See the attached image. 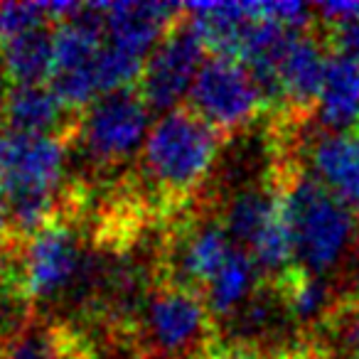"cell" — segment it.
<instances>
[{
    "label": "cell",
    "instance_id": "18",
    "mask_svg": "<svg viewBox=\"0 0 359 359\" xmlns=\"http://www.w3.org/2000/svg\"><path fill=\"white\" fill-rule=\"evenodd\" d=\"M342 334H344V347H347L349 357L359 359V298L347 308L342 315Z\"/></svg>",
    "mask_w": 359,
    "mask_h": 359
},
{
    "label": "cell",
    "instance_id": "16",
    "mask_svg": "<svg viewBox=\"0 0 359 359\" xmlns=\"http://www.w3.org/2000/svg\"><path fill=\"white\" fill-rule=\"evenodd\" d=\"M325 25H327L325 45L332 50V55H339V57H347V60H352V62H359V18L325 22Z\"/></svg>",
    "mask_w": 359,
    "mask_h": 359
},
{
    "label": "cell",
    "instance_id": "4",
    "mask_svg": "<svg viewBox=\"0 0 359 359\" xmlns=\"http://www.w3.org/2000/svg\"><path fill=\"white\" fill-rule=\"evenodd\" d=\"M148 118L150 109L138 86L111 91L79 114L72 145H79L81 155L101 172L121 168L143 150Z\"/></svg>",
    "mask_w": 359,
    "mask_h": 359
},
{
    "label": "cell",
    "instance_id": "13",
    "mask_svg": "<svg viewBox=\"0 0 359 359\" xmlns=\"http://www.w3.org/2000/svg\"><path fill=\"white\" fill-rule=\"evenodd\" d=\"M261 288V271L254 256L244 249H236L226 266L212 278V283L202 290V300L210 308L212 318H234L251 300V295Z\"/></svg>",
    "mask_w": 359,
    "mask_h": 359
},
{
    "label": "cell",
    "instance_id": "20",
    "mask_svg": "<svg viewBox=\"0 0 359 359\" xmlns=\"http://www.w3.org/2000/svg\"><path fill=\"white\" fill-rule=\"evenodd\" d=\"M0 352H3V347H0Z\"/></svg>",
    "mask_w": 359,
    "mask_h": 359
},
{
    "label": "cell",
    "instance_id": "9",
    "mask_svg": "<svg viewBox=\"0 0 359 359\" xmlns=\"http://www.w3.org/2000/svg\"><path fill=\"white\" fill-rule=\"evenodd\" d=\"M310 175L349 210H359V130H323L308 150Z\"/></svg>",
    "mask_w": 359,
    "mask_h": 359
},
{
    "label": "cell",
    "instance_id": "8",
    "mask_svg": "<svg viewBox=\"0 0 359 359\" xmlns=\"http://www.w3.org/2000/svg\"><path fill=\"white\" fill-rule=\"evenodd\" d=\"M327 60L330 57L325 55V40H318L310 30L298 32L293 37L283 67H280L283 116L293 114L298 118H305L318 109Z\"/></svg>",
    "mask_w": 359,
    "mask_h": 359
},
{
    "label": "cell",
    "instance_id": "15",
    "mask_svg": "<svg viewBox=\"0 0 359 359\" xmlns=\"http://www.w3.org/2000/svg\"><path fill=\"white\" fill-rule=\"evenodd\" d=\"M45 25H57L50 3H3L0 6V45Z\"/></svg>",
    "mask_w": 359,
    "mask_h": 359
},
{
    "label": "cell",
    "instance_id": "5",
    "mask_svg": "<svg viewBox=\"0 0 359 359\" xmlns=\"http://www.w3.org/2000/svg\"><path fill=\"white\" fill-rule=\"evenodd\" d=\"M104 50V3H86L55 30V65L50 86L72 114L101 99L99 60Z\"/></svg>",
    "mask_w": 359,
    "mask_h": 359
},
{
    "label": "cell",
    "instance_id": "7",
    "mask_svg": "<svg viewBox=\"0 0 359 359\" xmlns=\"http://www.w3.org/2000/svg\"><path fill=\"white\" fill-rule=\"evenodd\" d=\"M207 47L190 25L187 15L165 35L158 50L145 62L143 74L138 79V91L150 111L170 114L180 109V101L192 91L197 74L205 65Z\"/></svg>",
    "mask_w": 359,
    "mask_h": 359
},
{
    "label": "cell",
    "instance_id": "14",
    "mask_svg": "<svg viewBox=\"0 0 359 359\" xmlns=\"http://www.w3.org/2000/svg\"><path fill=\"white\" fill-rule=\"evenodd\" d=\"M271 288H273L280 308L300 325L320 323L327 315H334L332 288L323 276L308 273L295 266L278 280H273Z\"/></svg>",
    "mask_w": 359,
    "mask_h": 359
},
{
    "label": "cell",
    "instance_id": "17",
    "mask_svg": "<svg viewBox=\"0 0 359 359\" xmlns=\"http://www.w3.org/2000/svg\"><path fill=\"white\" fill-rule=\"evenodd\" d=\"M15 308H20L22 313H27V310L15 300V295H13L11 280H8V273H6V264H3V251H0V334L8 332V320L13 318V310Z\"/></svg>",
    "mask_w": 359,
    "mask_h": 359
},
{
    "label": "cell",
    "instance_id": "2",
    "mask_svg": "<svg viewBox=\"0 0 359 359\" xmlns=\"http://www.w3.org/2000/svg\"><path fill=\"white\" fill-rule=\"evenodd\" d=\"M280 175L295 241V266L323 276L334 271L357 239V217L342 200L295 165L276 168Z\"/></svg>",
    "mask_w": 359,
    "mask_h": 359
},
{
    "label": "cell",
    "instance_id": "1",
    "mask_svg": "<svg viewBox=\"0 0 359 359\" xmlns=\"http://www.w3.org/2000/svg\"><path fill=\"white\" fill-rule=\"evenodd\" d=\"M222 140L224 135L190 106H180L160 116L140 150L145 197H153L163 215L182 210L205 185Z\"/></svg>",
    "mask_w": 359,
    "mask_h": 359
},
{
    "label": "cell",
    "instance_id": "10",
    "mask_svg": "<svg viewBox=\"0 0 359 359\" xmlns=\"http://www.w3.org/2000/svg\"><path fill=\"white\" fill-rule=\"evenodd\" d=\"M79 114H72L55 89L47 84L13 86L8 96L0 126L18 133L37 135H72L76 128Z\"/></svg>",
    "mask_w": 359,
    "mask_h": 359
},
{
    "label": "cell",
    "instance_id": "11",
    "mask_svg": "<svg viewBox=\"0 0 359 359\" xmlns=\"http://www.w3.org/2000/svg\"><path fill=\"white\" fill-rule=\"evenodd\" d=\"M318 121L325 130L344 133L359 126V62L330 55L323 91L318 99Z\"/></svg>",
    "mask_w": 359,
    "mask_h": 359
},
{
    "label": "cell",
    "instance_id": "6",
    "mask_svg": "<svg viewBox=\"0 0 359 359\" xmlns=\"http://www.w3.org/2000/svg\"><path fill=\"white\" fill-rule=\"evenodd\" d=\"M190 109L226 138L249 128L269 106L241 62L212 55L192 84Z\"/></svg>",
    "mask_w": 359,
    "mask_h": 359
},
{
    "label": "cell",
    "instance_id": "19",
    "mask_svg": "<svg viewBox=\"0 0 359 359\" xmlns=\"http://www.w3.org/2000/svg\"><path fill=\"white\" fill-rule=\"evenodd\" d=\"M8 241H11V224H8L6 205H3V200H0V251L6 249Z\"/></svg>",
    "mask_w": 359,
    "mask_h": 359
},
{
    "label": "cell",
    "instance_id": "12",
    "mask_svg": "<svg viewBox=\"0 0 359 359\" xmlns=\"http://www.w3.org/2000/svg\"><path fill=\"white\" fill-rule=\"evenodd\" d=\"M57 25L35 27L0 45V62L6 67L13 86L45 84L55 65Z\"/></svg>",
    "mask_w": 359,
    "mask_h": 359
},
{
    "label": "cell",
    "instance_id": "3",
    "mask_svg": "<svg viewBox=\"0 0 359 359\" xmlns=\"http://www.w3.org/2000/svg\"><path fill=\"white\" fill-rule=\"evenodd\" d=\"M130 342L145 359H212L215 318L200 293L158 280L145 295Z\"/></svg>",
    "mask_w": 359,
    "mask_h": 359
}]
</instances>
